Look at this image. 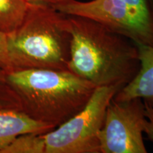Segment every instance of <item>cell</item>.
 Wrapping results in <instances>:
<instances>
[{
    "label": "cell",
    "instance_id": "1",
    "mask_svg": "<svg viewBox=\"0 0 153 153\" xmlns=\"http://www.w3.org/2000/svg\"><path fill=\"white\" fill-rule=\"evenodd\" d=\"M71 31L69 71L96 87L129 84L140 68L136 44L87 17L68 15Z\"/></svg>",
    "mask_w": 153,
    "mask_h": 153
},
{
    "label": "cell",
    "instance_id": "6",
    "mask_svg": "<svg viewBox=\"0 0 153 153\" xmlns=\"http://www.w3.org/2000/svg\"><path fill=\"white\" fill-rule=\"evenodd\" d=\"M145 104L140 98L116 101L107 106L99 133L101 153H146L143 133Z\"/></svg>",
    "mask_w": 153,
    "mask_h": 153
},
{
    "label": "cell",
    "instance_id": "11",
    "mask_svg": "<svg viewBox=\"0 0 153 153\" xmlns=\"http://www.w3.org/2000/svg\"><path fill=\"white\" fill-rule=\"evenodd\" d=\"M0 108H17L22 110L18 96L7 82L1 80H0Z\"/></svg>",
    "mask_w": 153,
    "mask_h": 153
},
{
    "label": "cell",
    "instance_id": "5",
    "mask_svg": "<svg viewBox=\"0 0 153 153\" xmlns=\"http://www.w3.org/2000/svg\"><path fill=\"white\" fill-rule=\"evenodd\" d=\"M119 90L116 87L96 88L83 109L43 134L45 153H101L99 133L107 106Z\"/></svg>",
    "mask_w": 153,
    "mask_h": 153
},
{
    "label": "cell",
    "instance_id": "2",
    "mask_svg": "<svg viewBox=\"0 0 153 153\" xmlns=\"http://www.w3.org/2000/svg\"><path fill=\"white\" fill-rule=\"evenodd\" d=\"M5 82L22 111L55 128L83 109L97 88L69 70L48 69H12L5 72Z\"/></svg>",
    "mask_w": 153,
    "mask_h": 153
},
{
    "label": "cell",
    "instance_id": "15",
    "mask_svg": "<svg viewBox=\"0 0 153 153\" xmlns=\"http://www.w3.org/2000/svg\"><path fill=\"white\" fill-rule=\"evenodd\" d=\"M0 80L5 82V71L0 69Z\"/></svg>",
    "mask_w": 153,
    "mask_h": 153
},
{
    "label": "cell",
    "instance_id": "7",
    "mask_svg": "<svg viewBox=\"0 0 153 153\" xmlns=\"http://www.w3.org/2000/svg\"><path fill=\"white\" fill-rule=\"evenodd\" d=\"M136 44L140 61V68L135 77L114 96L116 101L140 98L153 104V47Z\"/></svg>",
    "mask_w": 153,
    "mask_h": 153
},
{
    "label": "cell",
    "instance_id": "14",
    "mask_svg": "<svg viewBox=\"0 0 153 153\" xmlns=\"http://www.w3.org/2000/svg\"><path fill=\"white\" fill-rule=\"evenodd\" d=\"M25 1L30 4L46 5L53 7L62 0H25Z\"/></svg>",
    "mask_w": 153,
    "mask_h": 153
},
{
    "label": "cell",
    "instance_id": "3",
    "mask_svg": "<svg viewBox=\"0 0 153 153\" xmlns=\"http://www.w3.org/2000/svg\"><path fill=\"white\" fill-rule=\"evenodd\" d=\"M71 39L68 15L50 6L29 4L20 26L7 34L11 68L69 70Z\"/></svg>",
    "mask_w": 153,
    "mask_h": 153
},
{
    "label": "cell",
    "instance_id": "4",
    "mask_svg": "<svg viewBox=\"0 0 153 153\" xmlns=\"http://www.w3.org/2000/svg\"><path fill=\"white\" fill-rule=\"evenodd\" d=\"M53 7L66 15L93 19L135 43L153 47L151 0H62Z\"/></svg>",
    "mask_w": 153,
    "mask_h": 153
},
{
    "label": "cell",
    "instance_id": "10",
    "mask_svg": "<svg viewBox=\"0 0 153 153\" xmlns=\"http://www.w3.org/2000/svg\"><path fill=\"white\" fill-rule=\"evenodd\" d=\"M43 134L26 133L19 135L0 151V153H45V144Z\"/></svg>",
    "mask_w": 153,
    "mask_h": 153
},
{
    "label": "cell",
    "instance_id": "8",
    "mask_svg": "<svg viewBox=\"0 0 153 153\" xmlns=\"http://www.w3.org/2000/svg\"><path fill=\"white\" fill-rule=\"evenodd\" d=\"M54 128L33 119L20 109L0 108V151L19 135L43 134Z\"/></svg>",
    "mask_w": 153,
    "mask_h": 153
},
{
    "label": "cell",
    "instance_id": "17",
    "mask_svg": "<svg viewBox=\"0 0 153 153\" xmlns=\"http://www.w3.org/2000/svg\"><path fill=\"white\" fill-rule=\"evenodd\" d=\"M151 1H152V2L153 3V0H151Z\"/></svg>",
    "mask_w": 153,
    "mask_h": 153
},
{
    "label": "cell",
    "instance_id": "16",
    "mask_svg": "<svg viewBox=\"0 0 153 153\" xmlns=\"http://www.w3.org/2000/svg\"><path fill=\"white\" fill-rule=\"evenodd\" d=\"M150 105H151V106H152V107L153 108V104H150Z\"/></svg>",
    "mask_w": 153,
    "mask_h": 153
},
{
    "label": "cell",
    "instance_id": "13",
    "mask_svg": "<svg viewBox=\"0 0 153 153\" xmlns=\"http://www.w3.org/2000/svg\"><path fill=\"white\" fill-rule=\"evenodd\" d=\"M145 104L146 122L145 125L144 133L146 134L150 140L153 141V108L148 103L145 102Z\"/></svg>",
    "mask_w": 153,
    "mask_h": 153
},
{
    "label": "cell",
    "instance_id": "9",
    "mask_svg": "<svg viewBox=\"0 0 153 153\" xmlns=\"http://www.w3.org/2000/svg\"><path fill=\"white\" fill-rule=\"evenodd\" d=\"M28 6L25 0H0V32H14L22 23Z\"/></svg>",
    "mask_w": 153,
    "mask_h": 153
},
{
    "label": "cell",
    "instance_id": "12",
    "mask_svg": "<svg viewBox=\"0 0 153 153\" xmlns=\"http://www.w3.org/2000/svg\"><path fill=\"white\" fill-rule=\"evenodd\" d=\"M0 69L9 71L12 69L7 51V34L0 32Z\"/></svg>",
    "mask_w": 153,
    "mask_h": 153
}]
</instances>
